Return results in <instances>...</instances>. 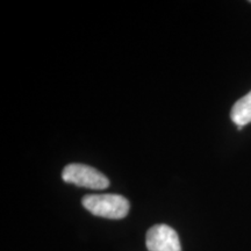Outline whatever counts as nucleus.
<instances>
[{
    "label": "nucleus",
    "instance_id": "1",
    "mask_svg": "<svg viewBox=\"0 0 251 251\" xmlns=\"http://www.w3.org/2000/svg\"><path fill=\"white\" fill-rule=\"evenodd\" d=\"M81 203L93 215L105 219L120 220L129 212V201L119 194H89Z\"/></svg>",
    "mask_w": 251,
    "mask_h": 251
},
{
    "label": "nucleus",
    "instance_id": "3",
    "mask_svg": "<svg viewBox=\"0 0 251 251\" xmlns=\"http://www.w3.org/2000/svg\"><path fill=\"white\" fill-rule=\"evenodd\" d=\"M146 244L149 251H181L177 231L166 225H156L150 228Z\"/></svg>",
    "mask_w": 251,
    "mask_h": 251
},
{
    "label": "nucleus",
    "instance_id": "4",
    "mask_svg": "<svg viewBox=\"0 0 251 251\" xmlns=\"http://www.w3.org/2000/svg\"><path fill=\"white\" fill-rule=\"evenodd\" d=\"M231 121L242 129L244 126L251 122V91L234 103L230 112Z\"/></svg>",
    "mask_w": 251,
    "mask_h": 251
},
{
    "label": "nucleus",
    "instance_id": "5",
    "mask_svg": "<svg viewBox=\"0 0 251 251\" xmlns=\"http://www.w3.org/2000/svg\"><path fill=\"white\" fill-rule=\"evenodd\" d=\"M250 2H251V1H250Z\"/></svg>",
    "mask_w": 251,
    "mask_h": 251
},
{
    "label": "nucleus",
    "instance_id": "2",
    "mask_svg": "<svg viewBox=\"0 0 251 251\" xmlns=\"http://www.w3.org/2000/svg\"><path fill=\"white\" fill-rule=\"evenodd\" d=\"M62 178L65 183L92 190H103L109 186V180L105 175L92 166L80 163H71L65 166L62 172Z\"/></svg>",
    "mask_w": 251,
    "mask_h": 251
}]
</instances>
